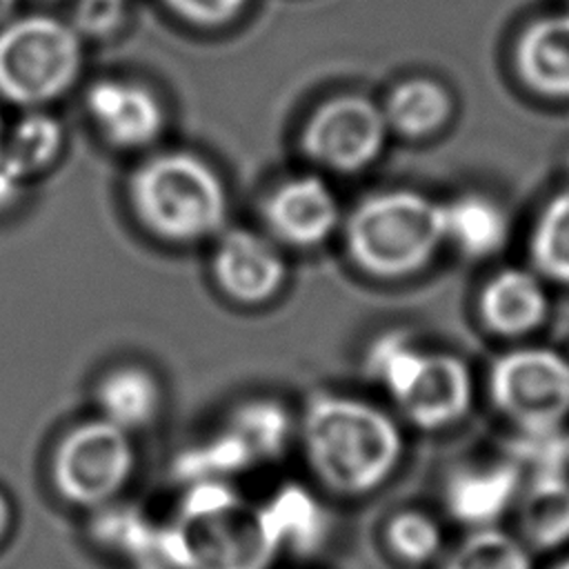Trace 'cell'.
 I'll return each mask as SVG.
<instances>
[{
	"mask_svg": "<svg viewBox=\"0 0 569 569\" xmlns=\"http://www.w3.org/2000/svg\"><path fill=\"white\" fill-rule=\"evenodd\" d=\"M298 438L316 480L338 496H365L382 487L405 451L391 413L347 393H316L307 400Z\"/></svg>",
	"mask_w": 569,
	"mask_h": 569,
	"instance_id": "6da1fadb",
	"label": "cell"
},
{
	"mask_svg": "<svg viewBox=\"0 0 569 569\" xmlns=\"http://www.w3.org/2000/svg\"><path fill=\"white\" fill-rule=\"evenodd\" d=\"M278 553L260 507L227 480L187 485L173 522L162 527L167 569H271Z\"/></svg>",
	"mask_w": 569,
	"mask_h": 569,
	"instance_id": "7a4b0ae2",
	"label": "cell"
},
{
	"mask_svg": "<svg viewBox=\"0 0 569 569\" xmlns=\"http://www.w3.org/2000/svg\"><path fill=\"white\" fill-rule=\"evenodd\" d=\"M127 200L136 222L167 244L220 236L229 216L224 180L191 151H160L129 176Z\"/></svg>",
	"mask_w": 569,
	"mask_h": 569,
	"instance_id": "3957f363",
	"label": "cell"
},
{
	"mask_svg": "<svg viewBox=\"0 0 569 569\" xmlns=\"http://www.w3.org/2000/svg\"><path fill=\"white\" fill-rule=\"evenodd\" d=\"M442 244V202L416 189L376 191L345 220L351 262L378 280L416 276L431 264Z\"/></svg>",
	"mask_w": 569,
	"mask_h": 569,
	"instance_id": "277c9868",
	"label": "cell"
},
{
	"mask_svg": "<svg viewBox=\"0 0 569 569\" xmlns=\"http://www.w3.org/2000/svg\"><path fill=\"white\" fill-rule=\"evenodd\" d=\"M365 371L425 431L456 425L473 402L467 362L456 353L422 349L407 331L380 333L365 353Z\"/></svg>",
	"mask_w": 569,
	"mask_h": 569,
	"instance_id": "5b68a950",
	"label": "cell"
},
{
	"mask_svg": "<svg viewBox=\"0 0 569 569\" xmlns=\"http://www.w3.org/2000/svg\"><path fill=\"white\" fill-rule=\"evenodd\" d=\"M82 69V40L73 24L24 16L0 29V96L40 107L64 96Z\"/></svg>",
	"mask_w": 569,
	"mask_h": 569,
	"instance_id": "8992f818",
	"label": "cell"
},
{
	"mask_svg": "<svg viewBox=\"0 0 569 569\" xmlns=\"http://www.w3.org/2000/svg\"><path fill=\"white\" fill-rule=\"evenodd\" d=\"M489 398L522 436L560 433L569 420V358L549 347H513L489 369Z\"/></svg>",
	"mask_w": 569,
	"mask_h": 569,
	"instance_id": "52a82bcc",
	"label": "cell"
},
{
	"mask_svg": "<svg viewBox=\"0 0 569 569\" xmlns=\"http://www.w3.org/2000/svg\"><path fill=\"white\" fill-rule=\"evenodd\" d=\"M136 471L131 433L104 418L71 427L51 453V482L56 493L84 509H102L124 491Z\"/></svg>",
	"mask_w": 569,
	"mask_h": 569,
	"instance_id": "ba28073f",
	"label": "cell"
},
{
	"mask_svg": "<svg viewBox=\"0 0 569 569\" xmlns=\"http://www.w3.org/2000/svg\"><path fill=\"white\" fill-rule=\"evenodd\" d=\"M387 136L382 107L360 93H338L320 102L305 120L300 151L313 167L349 176L369 169L380 158Z\"/></svg>",
	"mask_w": 569,
	"mask_h": 569,
	"instance_id": "9c48e42d",
	"label": "cell"
},
{
	"mask_svg": "<svg viewBox=\"0 0 569 569\" xmlns=\"http://www.w3.org/2000/svg\"><path fill=\"white\" fill-rule=\"evenodd\" d=\"M260 218L276 244L293 249L320 247L342 222L333 189L316 173L280 180L264 196Z\"/></svg>",
	"mask_w": 569,
	"mask_h": 569,
	"instance_id": "30bf717a",
	"label": "cell"
},
{
	"mask_svg": "<svg viewBox=\"0 0 569 569\" xmlns=\"http://www.w3.org/2000/svg\"><path fill=\"white\" fill-rule=\"evenodd\" d=\"M211 276L229 300L256 307L280 293L287 282V260L267 233L244 227L227 229L216 240Z\"/></svg>",
	"mask_w": 569,
	"mask_h": 569,
	"instance_id": "8fae6325",
	"label": "cell"
},
{
	"mask_svg": "<svg viewBox=\"0 0 569 569\" xmlns=\"http://www.w3.org/2000/svg\"><path fill=\"white\" fill-rule=\"evenodd\" d=\"M84 107L98 133L116 149H144L164 131V107L144 84L104 78L84 93Z\"/></svg>",
	"mask_w": 569,
	"mask_h": 569,
	"instance_id": "7c38bea8",
	"label": "cell"
},
{
	"mask_svg": "<svg viewBox=\"0 0 569 569\" xmlns=\"http://www.w3.org/2000/svg\"><path fill=\"white\" fill-rule=\"evenodd\" d=\"M478 316L500 338H525L549 316L545 280L527 267H502L480 289Z\"/></svg>",
	"mask_w": 569,
	"mask_h": 569,
	"instance_id": "4fadbf2b",
	"label": "cell"
},
{
	"mask_svg": "<svg viewBox=\"0 0 569 569\" xmlns=\"http://www.w3.org/2000/svg\"><path fill=\"white\" fill-rule=\"evenodd\" d=\"M520 82L547 100H569V11L531 20L513 44Z\"/></svg>",
	"mask_w": 569,
	"mask_h": 569,
	"instance_id": "5bb4252c",
	"label": "cell"
},
{
	"mask_svg": "<svg viewBox=\"0 0 569 569\" xmlns=\"http://www.w3.org/2000/svg\"><path fill=\"white\" fill-rule=\"evenodd\" d=\"M520 489L522 469L511 460L458 467L445 482V505L462 525L491 527L513 505Z\"/></svg>",
	"mask_w": 569,
	"mask_h": 569,
	"instance_id": "9a60e30c",
	"label": "cell"
},
{
	"mask_svg": "<svg viewBox=\"0 0 569 569\" xmlns=\"http://www.w3.org/2000/svg\"><path fill=\"white\" fill-rule=\"evenodd\" d=\"M100 418L133 433L151 425L162 409L160 380L142 365H118L96 385Z\"/></svg>",
	"mask_w": 569,
	"mask_h": 569,
	"instance_id": "2e32d148",
	"label": "cell"
},
{
	"mask_svg": "<svg viewBox=\"0 0 569 569\" xmlns=\"http://www.w3.org/2000/svg\"><path fill=\"white\" fill-rule=\"evenodd\" d=\"M442 224L445 242L473 260L498 253L509 236V218L500 202L478 191L442 202Z\"/></svg>",
	"mask_w": 569,
	"mask_h": 569,
	"instance_id": "e0dca14e",
	"label": "cell"
},
{
	"mask_svg": "<svg viewBox=\"0 0 569 569\" xmlns=\"http://www.w3.org/2000/svg\"><path fill=\"white\" fill-rule=\"evenodd\" d=\"M522 540L536 549H558L569 542V476L533 471L518 496Z\"/></svg>",
	"mask_w": 569,
	"mask_h": 569,
	"instance_id": "ac0fdd59",
	"label": "cell"
},
{
	"mask_svg": "<svg viewBox=\"0 0 569 569\" xmlns=\"http://www.w3.org/2000/svg\"><path fill=\"white\" fill-rule=\"evenodd\" d=\"M382 113L389 131L409 140H420L447 127L453 116V98L442 82L427 76H413L389 91Z\"/></svg>",
	"mask_w": 569,
	"mask_h": 569,
	"instance_id": "d6986e66",
	"label": "cell"
},
{
	"mask_svg": "<svg viewBox=\"0 0 569 569\" xmlns=\"http://www.w3.org/2000/svg\"><path fill=\"white\" fill-rule=\"evenodd\" d=\"M258 507L280 551H311L325 536V509L316 496L300 485H282Z\"/></svg>",
	"mask_w": 569,
	"mask_h": 569,
	"instance_id": "ffe728a7",
	"label": "cell"
},
{
	"mask_svg": "<svg viewBox=\"0 0 569 569\" xmlns=\"http://www.w3.org/2000/svg\"><path fill=\"white\" fill-rule=\"evenodd\" d=\"M224 425L247 445L256 465L280 458L293 436V420L289 411L271 398H251L240 402L233 407Z\"/></svg>",
	"mask_w": 569,
	"mask_h": 569,
	"instance_id": "44dd1931",
	"label": "cell"
},
{
	"mask_svg": "<svg viewBox=\"0 0 569 569\" xmlns=\"http://www.w3.org/2000/svg\"><path fill=\"white\" fill-rule=\"evenodd\" d=\"M64 131L60 122L42 111L22 116L4 136L2 160L20 178L44 171L62 151Z\"/></svg>",
	"mask_w": 569,
	"mask_h": 569,
	"instance_id": "7402d4cb",
	"label": "cell"
},
{
	"mask_svg": "<svg viewBox=\"0 0 569 569\" xmlns=\"http://www.w3.org/2000/svg\"><path fill=\"white\" fill-rule=\"evenodd\" d=\"M529 260L542 280L569 287V184L556 191L536 218Z\"/></svg>",
	"mask_w": 569,
	"mask_h": 569,
	"instance_id": "603a6c76",
	"label": "cell"
},
{
	"mask_svg": "<svg viewBox=\"0 0 569 569\" xmlns=\"http://www.w3.org/2000/svg\"><path fill=\"white\" fill-rule=\"evenodd\" d=\"M251 467H256V460L247 445L224 425L211 438L184 449L176 458L173 471L187 485H191L204 480H227L236 473L249 471Z\"/></svg>",
	"mask_w": 569,
	"mask_h": 569,
	"instance_id": "cb8c5ba5",
	"label": "cell"
},
{
	"mask_svg": "<svg viewBox=\"0 0 569 569\" xmlns=\"http://www.w3.org/2000/svg\"><path fill=\"white\" fill-rule=\"evenodd\" d=\"M96 540L118 553H124L138 562L164 567L162 558V527H153L136 509L102 507L93 525Z\"/></svg>",
	"mask_w": 569,
	"mask_h": 569,
	"instance_id": "d4e9b609",
	"label": "cell"
},
{
	"mask_svg": "<svg viewBox=\"0 0 569 569\" xmlns=\"http://www.w3.org/2000/svg\"><path fill=\"white\" fill-rule=\"evenodd\" d=\"M440 569H531V558L518 538L496 527H480L447 556Z\"/></svg>",
	"mask_w": 569,
	"mask_h": 569,
	"instance_id": "484cf974",
	"label": "cell"
},
{
	"mask_svg": "<svg viewBox=\"0 0 569 569\" xmlns=\"http://www.w3.org/2000/svg\"><path fill=\"white\" fill-rule=\"evenodd\" d=\"M385 540L389 551L411 565L431 560L442 547L440 525L425 511L405 509L398 511L385 527Z\"/></svg>",
	"mask_w": 569,
	"mask_h": 569,
	"instance_id": "4316f807",
	"label": "cell"
},
{
	"mask_svg": "<svg viewBox=\"0 0 569 569\" xmlns=\"http://www.w3.org/2000/svg\"><path fill=\"white\" fill-rule=\"evenodd\" d=\"M247 2L249 0H164V4L180 18L204 27L227 24L247 7Z\"/></svg>",
	"mask_w": 569,
	"mask_h": 569,
	"instance_id": "83f0119b",
	"label": "cell"
},
{
	"mask_svg": "<svg viewBox=\"0 0 569 569\" xmlns=\"http://www.w3.org/2000/svg\"><path fill=\"white\" fill-rule=\"evenodd\" d=\"M124 16L122 2H109V0H78L76 4V24L73 29L80 33L91 36H104L113 31Z\"/></svg>",
	"mask_w": 569,
	"mask_h": 569,
	"instance_id": "f1b7e54d",
	"label": "cell"
},
{
	"mask_svg": "<svg viewBox=\"0 0 569 569\" xmlns=\"http://www.w3.org/2000/svg\"><path fill=\"white\" fill-rule=\"evenodd\" d=\"M20 189H22V180L4 164L0 156V209L11 207L20 196Z\"/></svg>",
	"mask_w": 569,
	"mask_h": 569,
	"instance_id": "f546056e",
	"label": "cell"
},
{
	"mask_svg": "<svg viewBox=\"0 0 569 569\" xmlns=\"http://www.w3.org/2000/svg\"><path fill=\"white\" fill-rule=\"evenodd\" d=\"M9 522H11V507H9L7 498H4V493L0 491V538L7 533Z\"/></svg>",
	"mask_w": 569,
	"mask_h": 569,
	"instance_id": "4dcf8cb0",
	"label": "cell"
},
{
	"mask_svg": "<svg viewBox=\"0 0 569 569\" xmlns=\"http://www.w3.org/2000/svg\"><path fill=\"white\" fill-rule=\"evenodd\" d=\"M13 4H16V0H0V20L13 11Z\"/></svg>",
	"mask_w": 569,
	"mask_h": 569,
	"instance_id": "1f68e13d",
	"label": "cell"
},
{
	"mask_svg": "<svg viewBox=\"0 0 569 569\" xmlns=\"http://www.w3.org/2000/svg\"><path fill=\"white\" fill-rule=\"evenodd\" d=\"M4 127H2V118H0V156H2V144H4Z\"/></svg>",
	"mask_w": 569,
	"mask_h": 569,
	"instance_id": "d6a6232c",
	"label": "cell"
},
{
	"mask_svg": "<svg viewBox=\"0 0 569 569\" xmlns=\"http://www.w3.org/2000/svg\"><path fill=\"white\" fill-rule=\"evenodd\" d=\"M553 569H569V556H567L562 562H558Z\"/></svg>",
	"mask_w": 569,
	"mask_h": 569,
	"instance_id": "836d02e7",
	"label": "cell"
},
{
	"mask_svg": "<svg viewBox=\"0 0 569 569\" xmlns=\"http://www.w3.org/2000/svg\"><path fill=\"white\" fill-rule=\"evenodd\" d=\"M109 2H122V4H124V2H127V0H109Z\"/></svg>",
	"mask_w": 569,
	"mask_h": 569,
	"instance_id": "e575fe53",
	"label": "cell"
},
{
	"mask_svg": "<svg viewBox=\"0 0 569 569\" xmlns=\"http://www.w3.org/2000/svg\"><path fill=\"white\" fill-rule=\"evenodd\" d=\"M567 456H569V436H567Z\"/></svg>",
	"mask_w": 569,
	"mask_h": 569,
	"instance_id": "d590c367",
	"label": "cell"
}]
</instances>
